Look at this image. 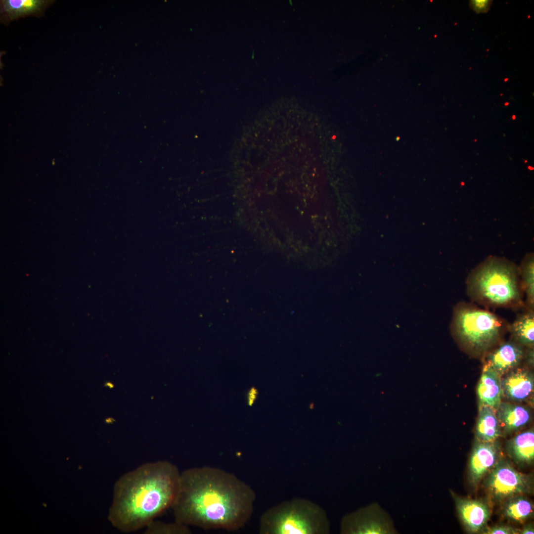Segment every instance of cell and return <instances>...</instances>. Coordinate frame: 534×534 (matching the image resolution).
Instances as JSON below:
<instances>
[{"instance_id":"1","label":"cell","mask_w":534,"mask_h":534,"mask_svg":"<svg viewBox=\"0 0 534 534\" xmlns=\"http://www.w3.org/2000/svg\"><path fill=\"white\" fill-rule=\"evenodd\" d=\"M256 496L253 489L233 474L211 466L193 467L180 473L171 508L179 523L233 531L251 518Z\"/></svg>"},{"instance_id":"2","label":"cell","mask_w":534,"mask_h":534,"mask_svg":"<svg viewBox=\"0 0 534 534\" xmlns=\"http://www.w3.org/2000/svg\"><path fill=\"white\" fill-rule=\"evenodd\" d=\"M180 473L167 461L147 462L123 475L114 487L109 519L121 532L146 528L172 507Z\"/></svg>"},{"instance_id":"3","label":"cell","mask_w":534,"mask_h":534,"mask_svg":"<svg viewBox=\"0 0 534 534\" xmlns=\"http://www.w3.org/2000/svg\"><path fill=\"white\" fill-rule=\"evenodd\" d=\"M466 285L472 301L484 307L526 308L518 267L506 258L488 257L470 272Z\"/></svg>"},{"instance_id":"4","label":"cell","mask_w":534,"mask_h":534,"mask_svg":"<svg viewBox=\"0 0 534 534\" xmlns=\"http://www.w3.org/2000/svg\"><path fill=\"white\" fill-rule=\"evenodd\" d=\"M330 521L325 510L303 498L283 501L261 516V534H328Z\"/></svg>"},{"instance_id":"5","label":"cell","mask_w":534,"mask_h":534,"mask_svg":"<svg viewBox=\"0 0 534 534\" xmlns=\"http://www.w3.org/2000/svg\"><path fill=\"white\" fill-rule=\"evenodd\" d=\"M510 324L497 314L474 304L458 303L453 309L450 329L464 348L476 354L489 351L509 332Z\"/></svg>"},{"instance_id":"6","label":"cell","mask_w":534,"mask_h":534,"mask_svg":"<svg viewBox=\"0 0 534 534\" xmlns=\"http://www.w3.org/2000/svg\"><path fill=\"white\" fill-rule=\"evenodd\" d=\"M343 534H396L390 516L377 503L344 516L341 523Z\"/></svg>"},{"instance_id":"7","label":"cell","mask_w":534,"mask_h":534,"mask_svg":"<svg viewBox=\"0 0 534 534\" xmlns=\"http://www.w3.org/2000/svg\"><path fill=\"white\" fill-rule=\"evenodd\" d=\"M493 498L501 500L527 492L531 487L528 477L516 471L507 462H498L485 482Z\"/></svg>"},{"instance_id":"8","label":"cell","mask_w":534,"mask_h":534,"mask_svg":"<svg viewBox=\"0 0 534 534\" xmlns=\"http://www.w3.org/2000/svg\"><path fill=\"white\" fill-rule=\"evenodd\" d=\"M499 448L494 442L477 440L469 460V475L471 483L477 484L498 462Z\"/></svg>"},{"instance_id":"9","label":"cell","mask_w":534,"mask_h":534,"mask_svg":"<svg viewBox=\"0 0 534 534\" xmlns=\"http://www.w3.org/2000/svg\"><path fill=\"white\" fill-rule=\"evenodd\" d=\"M524 356L522 346L513 341L504 342L487 354L485 364L500 376L515 368Z\"/></svg>"},{"instance_id":"10","label":"cell","mask_w":534,"mask_h":534,"mask_svg":"<svg viewBox=\"0 0 534 534\" xmlns=\"http://www.w3.org/2000/svg\"><path fill=\"white\" fill-rule=\"evenodd\" d=\"M455 501L458 514L468 532L477 533L485 528L490 516V509L486 504L457 497Z\"/></svg>"},{"instance_id":"11","label":"cell","mask_w":534,"mask_h":534,"mask_svg":"<svg viewBox=\"0 0 534 534\" xmlns=\"http://www.w3.org/2000/svg\"><path fill=\"white\" fill-rule=\"evenodd\" d=\"M503 396L516 401H523L532 394L534 389L532 374L524 368L513 369L501 381Z\"/></svg>"},{"instance_id":"12","label":"cell","mask_w":534,"mask_h":534,"mask_svg":"<svg viewBox=\"0 0 534 534\" xmlns=\"http://www.w3.org/2000/svg\"><path fill=\"white\" fill-rule=\"evenodd\" d=\"M500 375L485 364L477 387L481 404L487 405L495 410L500 404L503 396Z\"/></svg>"},{"instance_id":"13","label":"cell","mask_w":534,"mask_h":534,"mask_svg":"<svg viewBox=\"0 0 534 534\" xmlns=\"http://www.w3.org/2000/svg\"><path fill=\"white\" fill-rule=\"evenodd\" d=\"M50 1L45 0H2L0 13L5 21L31 14H41Z\"/></svg>"},{"instance_id":"14","label":"cell","mask_w":534,"mask_h":534,"mask_svg":"<svg viewBox=\"0 0 534 534\" xmlns=\"http://www.w3.org/2000/svg\"><path fill=\"white\" fill-rule=\"evenodd\" d=\"M500 428L507 433L517 430L530 420L531 413L526 407L509 403H500L496 411Z\"/></svg>"},{"instance_id":"15","label":"cell","mask_w":534,"mask_h":534,"mask_svg":"<svg viewBox=\"0 0 534 534\" xmlns=\"http://www.w3.org/2000/svg\"><path fill=\"white\" fill-rule=\"evenodd\" d=\"M519 314L512 324L509 332L512 341L521 346L532 348L534 343V310L527 308Z\"/></svg>"},{"instance_id":"16","label":"cell","mask_w":534,"mask_h":534,"mask_svg":"<svg viewBox=\"0 0 534 534\" xmlns=\"http://www.w3.org/2000/svg\"><path fill=\"white\" fill-rule=\"evenodd\" d=\"M493 408L480 404L476 425L477 440L484 442H494L501 434V429Z\"/></svg>"},{"instance_id":"17","label":"cell","mask_w":534,"mask_h":534,"mask_svg":"<svg viewBox=\"0 0 534 534\" xmlns=\"http://www.w3.org/2000/svg\"><path fill=\"white\" fill-rule=\"evenodd\" d=\"M509 453L520 463H531L534 458V433L531 430L523 432L509 443Z\"/></svg>"},{"instance_id":"18","label":"cell","mask_w":534,"mask_h":534,"mask_svg":"<svg viewBox=\"0 0 534 534\" xmlns=\"http://www.w3.org/2000/svg\"><path fill=\"white\" fill-rule=\"evenodd\" d=\"M521 285L526 295V308L534 310V257L527 254L518 267Z\"/></svg>"},{"instance_id":"19","label":"cell","mask_w":534,"mask_h":534,"mask_svg":"<svg viewBox=\"0 0 534 534\" xmlns=\"http://www.w3.org/2000/svg\"><path fill=\"white\" fill-rule=\"evenodd\" d=\"M504 513L508 518L523 521L532 516L534 512L532 503L522 497L511 498L504 506Z\"/></svg>"},{"instance_id":"20","label":"cell","mask_w":534,"mask_h":534,"mask_svg":"<svg viewBox=\"0 0 534 534\" xmlns=\"http://www.w3.org/2000/svg\"><path fill=\"white\" fill-rule=\"evenodd\" d=\"M145 528V534H189L191 533L189 526L176 521L174 523H164L154 520Z\"/></svg>"},{"instance_id":"21","label":"cell","mask_w":534,"mask_h":534,"mask_svg":"<svg viewBox=\"0 0 534 534\" xmlns=\"http://www.w3.org/2000/svg\"><path fill=\"white\" fill-rule=\"evenodd\" d=\"M491 1L485 0H471L470 4L477 12H486L488 11Z\"/></svg>"},{"instance_id":"22","label":"cell","mask_w":534,"mask_h":534,"mask_svg":"<svg viewBox=\"0 0 534 534\" xmlns=\"http://www.w3.org/2000/svg\"><path fill=\"white\" fill-rule=\"evenodd\" d=\"M487 532V534H508L515 533V531L511 528L501 526L492 527Z\"/></svg>"},{"instance_id":"23","label":"cell","mask_w":534,"mask_h":534,"mask_svg":"<svg viewBox=\"0 0 534 534\" xmlns=\"http://www.w3.org/2000/svg\"><path fill=\"white\" fill-rule=\"evenodd\" d=\"M258 391L255 388H252L248 393L247 400L249 405H252L255 400H256L258 396Z\"/></svg>"},{"instance_id":"24","label":"cell","mask_w":534,"mask_h":534,"mask_svg":"<svg viewBox=\"0 0 534 534\" xmlns=\"http://www.w3.org/2000/svg\"><path fill=\"white\" fill-rule=\"evenodd\" d=\"M521 533L523 534H534V529L531 526H528V527L525 528Z\"/></svg>"},{"instance_id":"25","label":"cell","mask_w":534,"mask_h":534,"mask_svg":"<svg viewBox=\"0 0 534 534\" xmlns=\"http://www.w3.org/2000/svg\"><path fill=\"white\" fill-rule=\"evenodd\" d=\"M508 80H509L508 78H504V81L506 82H507V81H508Z\"/></svg>"},{"instance_id":"26","label":"cell","mask_w":534,"mask_h":534,"mask_svg":"<svg viewBox=\"0 0 534 534\" xmlns=\"http://www.w3.org/2000/svg\"><path fill=\"white\" fill-rule=\"evenodd\" d=\"M508 104H509V102H505V103H504V105H505V106H507V105H508Z\"/></svg>"},{"instance_id":"27","label":"cell","mask_w":534,"mask_h":534,"mask_svg":"<svg viewBox=\"0 0 534 534\" xmlns=\"http://www.w3.org/2000/svg\"><path fill=\"white\" fill-rule=\"evenodd\" d=\"M512 117H513V118H512V119H513V120H515V118H516V116H515V115H513V116H512Z\"/></svg>"},{"instance_id":"28","label":"cell","mask_w":534,"mask_h":534,"mask_svg":"<svg viewBox=\"0 0 534 534\" xmlns=\"http://www.w3.org/2000/svg\"><path fill=\"white\" fill-rule=\"evenodd\" d=\"M530 18V15H529L528 16V19H529Z\"/></svg>"}]
</instances>
